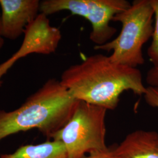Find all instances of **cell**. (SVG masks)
Listing matches in <instances>:
<instances>
[{
    "instance_id": "cell-8",
    "label": "cell",
    "mask_w": 158,
    "mask_h": 158,
    "mask_svg": "<svg viewBox=\"0 0 158 158\" xmlns=\"http://www.w3.org/2000/svg\"><path fill=\"white\" fill-rule=\"evenodd\" d=\"M110 151L114 158H158V133L136 130Z\"/></svg>"
},
{
    "instance_id": "cell-1",
    "label": "cell",
    "mask_w": 158,
    "mask_h": 158,
    "mask_svg": "<svg viewBox=\"0 0 158 158\" xmlns=\"http://www.w3.org/2000/svg\"><path fill=\"white\" fill-rule=\"evenodd\" d=\"M60 81L76 99L107 110L117 108L125 91L143 96L147 89L138 68L113 62L102 54L71 65L63 72Z\"/></svg>"
},
{
    "instance_id": "cell-6",
    "label": "cell",
    "mask_w": 158,
    "mask_h": 158,
    "mask_svg": "<svg viewBox=\"0 0 158 158\" xmlns=\"http://www.w3.org/2000/svg\"><path fill=\"white\" fill-rule=\"evenodd\" d=\"M48 17L40 13L25 29L19 51L0 64V87L3 82V76L21 58L32 53L49 55L56 51L62 35L59 29L51 25Z\"/></svg>"
},
{
    "instance_id": "cell-5",
    "label": "cell",
    "mask_w": 158,
    "mask_h": 158,
    "mask_svg": "<svg viewBox=\"0 0 158 158\" xmlns=\"http://www.w3.org/2000/svg\"><path fill=\"white\" fill-rule=\"evenodd\" d=\"M131 4L127 0H44L40 1V12L48 16L68 11L84 18L91 25L90 40L99 46L110 41L117 32L110 25L113 17Z\"/></svg>"
},
{
    "instance_id": "cell-2",
    "label": "cell",
    "mask_w": 158,
    "mask_h": 158,
    "mask_svg": "<svg viewBox=\"0 0 158 158\" xmlns=\"http://www.w3.org/2000/svg\"><path fill=\"white\" fill-rule=\"evenodd\" d=\"M79 102L59 80L48 79L18 108L0 110V142L9 136L32 129L52 139L72 118Z\"/></svg>"
},
{
    "instance_id": "cell-4",
    "label": "cell",
    "mask_w": 158,
    "mask_h": 158,
    "mask_svg": "<svg viewBox=\"0 0 158 158\" xmlns=\"http://www.w3.org/2000/svg\"><path fill=\"white\" fill-rule=\"evenodd\" d=\"M107 110L79 101L72 118L52 136L61 142L68 158H85V154L108 150L106 144Z\"/></svg>"
},
{
    "instance_id": "cell-13",
    "label": "cell",
    "mask_w": 158,
    "mask_h": 158,
    "mask_svg": "<svg viewBox=\"0 0 158 158\" xmlns=\"http://www.w3.org/2000/svg\"><path fill=\"white\" fill-rule=\"evenodd\" d=\"M85 158H114L111 155L110 149L106 151L102 152H96L90 153L88 156Z\"/></svg>"
},
{
    "instance_id": "cell-3",
    "label": "cell",
    "mask_w": 158,
    "mask_h": 158,
    "mask_svg": "<svg viewBox=\"0 0 158 158\" xmlns=\"http://www.w3.org/2000/svg\"><path fill=\"white\" fill-rule=\"evenodd\" d=\"M154 11L151 0H135L130 7L113 17L122 29L118 36L95 50L113 52L109 56L113 62L131 68L144 64L143 46L152 36Z\"/></svg>"
},
{
    "instance_id": "cell-14",
    "label": "cell",
    "mask_w": 158,
    "mask_h": 158,
    "mask_svg": "<svg viewBox=\"0 0 158 158\" xmlns=\"http://www.w3.org/2000/svg\"><path fill=\"white\" fill-rule=\"evenodd\" d=\"M4 44V38L2 36L1 32V15H0V50Z\"/></svg>"
},
{
    "instance_id": "cell-7",
    "label": "cell",
    "mask_w": 158,
    "mask_h": 158,
    "mask_svg": "<svg viewBox=\"0 0 158 158\" xmlns=\"http://www.w3.org/2000/svg\"><path fill=\"white\" fill-rule=\"evenodd\" d=\"M39 0H0L1 32L4 38L14 40L40 14Z\"/></svg>"
},
{
    "instance_id": "cell-9",
    "label": "cell",
    "mask_w": 158,
    "mask_h": 158,
    "mask_svg": "<svg viewBox=\"0 0 158 158\" xmlns=\"http://www.w3.org/2000/svg\"><path fill=\"white\" fill-rule=\"evenodd\" d=\"M0 158H68L61 142L52 140L37 145H26L14 152L0 155Z\"/></svg>"
},
{
    "instance_id": "cell-10",
    "label": "cell",
    "mask_w": 158,
    "mask_h": 158,
    "mask_svg": "<svg viewBox=\"0 0 158 158\" xmlns=\"http://www.w3.org/2000/svg\"><path fill=\"white\" fill-rule=\"evenodd\" d=\"M152 6L155 23L153 28L152 40L148 49V56L152 63L153 68L158 69V0H151Z\"/></svg>"
},
{
    "instance_id": "cell-11",
    "label": "cell",
    "mask_w": 158,
    "mask_h": 158,
    "mask_svg": "<svg viewBox=\"0 0 158 158\" xmlns=\"http://www.w3.org/2000/svg\"><path fill=\"white\" fill-rule=\"evenodd\" d=\"M143 97L149 106L152 107L158 108V87H147V91Z\"/></svg>"
},
{
    "instance_id": "cell-12",
    "label": "cell",
    "mask_w": 158,
    "mask_h": 158,
    "mask_svg": "<svg viewBox=\"0 0 158 158\" xmlns=\"http://www.w3.org/2000/svg\"><path fill=\"white\" fill-rule=\"evenodd\" d=\"M146 81L149 86L158 87V69L151 68L147 73Z\"/></svg>"
}]
</instances>
